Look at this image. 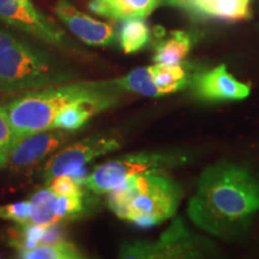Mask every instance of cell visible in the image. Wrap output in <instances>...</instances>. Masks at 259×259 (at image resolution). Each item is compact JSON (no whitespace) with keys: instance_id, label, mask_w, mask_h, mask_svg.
Listing matches in <instances>:
<instances>
[{"instance_id":"6da1fadb","label":"cell","mask_w":259,"mask_h":259,"mask_svg":"<svg viewBox=\"0 0 259 259\" xmlns=\"http://www.w3.org/2000/svg\"><path fill=\"white\" fill-rule=\"evenodd\" d=\"M259 210V185L251 174L229 163L209 167L200 177L187 213L203 231L231 236Z\"/></svg>"},{"instance_id":"7a4b0ae2","label":"cell","mask_w":259,"mask_h":259,"mask_svg":"<svg viewBox=\"0 0 259 259\" xmlns=\"http://www.w3.org/2000/svg\"><path fill=\"white\" fill-rule=\"evenodd\" d=\"M77 72L41 45L0 28V93L72 82Z\"/></svg>"},{"instance_id":"3957f363","label":"cell","mask_w":259,"mask_h":259,"mask_svg":"<svg viewBox=\"0 0 259 259\" xmlns=\"http://www.w3.org/2000/svg\"><path fill=\"white\" fill-rule=\"evenodd\" d=\"M181 190L162 171H145L108 192V205L119 219L139 227L160 225L177 211Z\"/></svg>"},{"instance_id":"277c9868","label":"cell","mask_w":259,"mask_h":259,"mask_svg":"<svg viewBox=\"0 0 259 259\" xmlns=\"http://www.w3.org/2000/svg\"><path fill=\"white\" fill-rule=\"evenodd\" d=\"M107 82H67L57 85L28 90L4 106L8 113L15 142L27 136L51 130L61 109L109 85ZM14 142V143H15Z\"/></svg>"},{"instance_id":"5b68a950","label":"cell","mask_w":259,"mask_h":259,"mask_svg":"<svg viewBox=\"0 0 259 259\" xmlns=\"http://www.w3.org/2000/svg\"><path fill=\"white\" fill-rule=\"evenodd\" d=\"M177 158L171 155L157 153H137L125 155L118 160L101 164L87 177L84 187L96 194L111 192L130 178L145 171H162Z\"/></svg>"},{"instance_id":"8992f818","label":"cell","mask_w":259,"mask_h":259,"mask_svg":"<svg viewBox=\"0 0 259 259\" xmlns=\"http://www.w3.org/2000/svg\"><path fill=\"white\" fill-rule=\"evenodd\" d=\"M0 21L44 44L64 51L77 52V46L64 30L35 9L31 3L23 4L18 0H0Z\"/></svg>"},{"instance_id":"52a82bcc","label":"cell","mask_w":259,"mask_h":259,"mask_svg":"<svg viewBox=\"0 0 259 259\" xmlns=\"http://www.w3.org/2000/svg\"><path fill=\"white\" fill-rule=\"evenodd\" d=\"M120 148L118 138L111 136H93L67 145L50 157L42 168V180L50 184L54 178L74 173L94 158Z\"/></svg>"},{"instance_id":"ba28073f","label":"cell","mask_w":259,"mask_h":259,"mask_svg":"<svg viewBox=\"0 0 259 259\" xmlns=\"http://www.w3.org/2000/svg\"><path fill=\"white\" fill-rule=\"evenodd\" d=\"M69 132L65 130H47L18 139L9 149L6 166L17 171L34 167L63 147L69 141Z\"/></svg>"},{"instance_id":"9c48e42d","label":"cell","mask_w":259,"mask_h":259,"mask_svg":"<svg viewBox=\"0 0 259 259\" xmlns=\"http://www.w3.org/2000/svg\"><path fill=\"white\" fill-rule=\"evenodd\" d=\"M54 12L74 36L90 46H111L118 38L115 28L112 24L83 14L70 4L69 0H59Z\"/></svg>"},{"instance_id":"30bf717a","label":"cell","mask_w":259,"mask_h":259,"mask_svg":"<svg viewBox=\"0 0 259 259\" xmlns=\"http://www.w3.org/2000/svg\"><path fill=\"white\" fill-rule=\"evenodd\" d=\"M192 239L184 228L177 222L162 235L160 241L155 244L137 242L134 245H125L121 257L125 258H170L191 257L197 251L193 250Z\"/></svg>"},{"instance_id":"8fae6325","label":"cell","mask_w":259,"mask_h":259,"mask_svg":"<svg viewBox=\"0 0 259 259\" xmlns=\"http://www.w3.org/2000/svg\"><path fill=\"white\" fill-rule=\"evenodd\" d=\"M198 95L208 101H231L244 100L250 95V87L234 78L226 65L198 74L194 79Z\"/></svg>"},{"instance_id":"7c38bea8","label":"cell","mask_w":259,"mask_h":259,"mask_svg":"<svg viewBox=\"0 0 259 259\" xmlns=\"http://www.w3.org/2000/svg\"><path fill=\"white\" fill-rule=\"evenodd\" d=\"M162 0H90L89 9L102 17L125 21L148 17Z\"/></svg>"},{"instance_id":"4fadbf2b","label":"cell","mask_w":259,"mask_h":259,"mask_svg":"<svg viewBox=\"0 0 259 259\" xmlns=\"http://www.w3.org/2000/svg\"><path fill=\"white\" fill-rule=\"evenodd\" d=\"M251 0H191L190 12L218 18L227 22H238L251 17Z\"/></svg>"},{"instance_id":"5bb4252c","label":"cell","mask_w":259,"mask_h":259,"mask_svg":"<svg viewBox=\"0 0 259 259\" xmlns=\"http://www.w3.org/2000/svg\"><path fill=\"white\" fill-rule=\"evenodd\" d=\"M191 36L185 31L176 30L170 36L158 42L155 48L154 61L162 65H178L185 59L191 50Z\"/></svg>"},{"instance_id":"9a60e30c","label":"cell","mask_w":259,"mask_h":259,"mask_svg":"<svg viewBox=\"0 0 259 259\" xmlns=\"http://www.w3.org/2000/svg\"><path fill=\"white\" fill-rule=\"evenodd\" d=\"M151 78L155 85L160 90L161 95L176 93L178 90L186 88L190 83L186 70L183 66L178 65H162L156 64L149 66Z\"/></svg>"},{"instance_id":"2e32d148","label":"cell","mask_w":259,"mask_h":259,"mask_svg":"<svg viewBox=\"0 0 259 259\" xmlns=\"http://www.w3.org/2000/svg\"><path fill=\"white\" fill-rule=\"evenodd\" d=\"M58 196L50 187L41 189L34 193L30 202V220L29 223L40 226L59 225L56 216V202Z\"/></svg>"},{"instance_id":"e0dca14e","label":"cell","mask_w":259,"mask_h":259,"mask_svg":"<svg viewBox=\"0 0 259 259\" xmlns=\"http://www.w3.org/2000/svg\"><path fill=\"white\" fill-rule=\"evenodd\" d=\"M150 41V29L143 18L125 19L119 32V42L126 54L136 53Z\"/></svg>"},{"instance_id":"ac0fdd59","label":"cell","mask_w":259,"mask_h":259,"mask_svg":"<svg viewBox=\"0 0 259 259\" xmlns=\"http://www.w3.org/2000/svg\"><path fill=\"white\" fill-rule=\"evenodd\" d=\"M18 257L24 259H79L84 255L72 242L59 239L57 241L40 244L31 250L21 252L18 253Z\"/></svg>"},{"instance_id":"d6986e66","label":"cell","mask_w":259,"mask_h":259,"mask_svg":"<svg viewBox=\"0 0 259 259\" xmlns=\"http://www.w3.org/2000/svg\"><path fill=\"white\" fill-rule=\"evenodd\" d=\"M113 80L121 92H132L149 97L162 96L151 78L149 67H138L121 78Z\"/></svg>"},{"instance_id":"ffe728a7","label":"cell","mask_w":259,"mask_h":259,"mask_svg":"<svg viewBox=\"0 0 259 259\" xmlns=\"http://www.w3.org/2000/svg\"><path fill=\"white\" fill-rule=\"evenodd\" d=\"M48 227L35 225V223H22L19 227L11 231V244L21 252L31 250L44 241Z\"/></svg>"},{"instance_id":"44dd1931","label":"cell","mask_w":259,"mask_h":259,"mask_svg":"<svg viewBox=\"0 0 259 259\" xmlns=\"http://www.w3.org/2000/svg\"><path fill=\"white\" fill-rule=\"evenodd\" d=\"M85 191L73 196H58L56 202V216L58 223L69 221L83 215L85 210Z\"/></svg>"},{"instance_id":"7402d4cb","label":"cell","mask_w":259,"mask_h":259,"mask_svg":"<svg viewBox=\"0 0 259 259\" xmlns=\"http://www.w3.org/2000/svg\"><path fill=\"white\" fill-rule=\"evenodd\" d=\"M30 202L23 200V202H17L8 204V205L0 206V219L14 221L18 225L22 223H28L30 220Z\"/></svg>"},{"instance_id":"603a6c76","label":"cell","mask_w":259,"mask_h":259,"mask_svg":"<svg viewBox=\"0 0 259 259\" xmlns=\"http://www.w3.org/2000/svg\"><path fill=\"white\" fill-rule=\"evenodd\" d=\"M50 184V189L57 196H73V194H78L84 191L82 184H79L78 181H76L67 174L54 178Z\"/></svg>"},{"instance_id":"cb8c5ba5","label":"cell","mask_w":259,"mask_h":259,"mask_svg":"<svg viewBox=\"0 0 259 259\" xmlns=\"http://www.w3.org/2000/svg\"><path fill=\"white\" fill-rule=\"evenodd\" d=\"M14 130L4 106H0V147L9 150L14 144Z\"/></svg>"},{"instance_id":"d4e9b609","label":"cell","mask_w":259,"mask_h":259,"mask_svg":"<svg viewBox=\"0 0 259 259\" xmlns=\"http://www.w3.org/2000/svg\"><path fill=\"white\" fill-rule=\"evenodd\" d=\"M163 2L167 3L168 5L185 9V10H187V11L190 10V2H191V0H163Z\"/></svg>"},{"instance_id":"484cf974","label":"cell","mask_w":259,"mask_h":259,"mask_svg":"<svg viewBox=\"0 0 259 259\" xmlns=\"http://www.w3.org/2000/svg\"><path fill=\"white\" fill-rule=\"evenodd\" d=\"M8 155H9V150H6L5 148L0 147V169L6 167V163H8Z\"/></svg>"},{"instance_id":"4316f807","label":"cell","mask_w":259,"mask_h":259,"mask_svg":"<svg viewBox=\"0 0 259 259\" xmlns=\"http://www.w3.org/2000/svg\"><path fill=\"white\" fill-rule=\"evenodd\" d=\"M18 2L23 3V4H30V3H31V0H18Z\"/></svg>"}]
</instances>
